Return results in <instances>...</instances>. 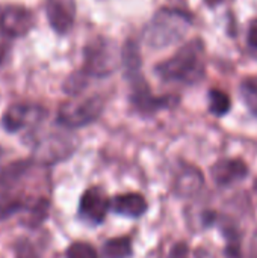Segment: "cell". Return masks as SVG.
Segmentation results:
<instances>
[{
	"label": "cell",
	"mask_w": 257,
	"mask_h": 258,
	"mask_svg": "<svg viewBox=\"0 0 257 258\" xmlns=\"http://www.w3.org/2000/svg\"><path fill=\"white\" fill-rule=\"evenodd\" d=\"M165 82L195 85L204 77V44L201 39L186 42L174 56L161 62L155 68Z\"/></svg>",
	"instance_id": "obj_1"
},
{
	"label": "cell",
	"mask_w": 257,
	"mask_h": 258,
	"mask_svg": "<svg viewBox=\"0 0 257 258\" xmlns=\"http://www.w3.org/2000/svg\"><path fill=\"white\" fill-rule=\"evenodd\" d=\"M192 26V17L180 9H159L144 30L145 42L153 48H165L177 44Z\"/></svg>",
	"instance_id": "obj_2"
},
{
	"label": "cell",
	"mask_w": 257,
	"mask_h": 258,
	"mask_svg": "<svg viewBox=\"0 0 257 258\" xmlns=\"http://www.w3.org/2000/svg\"><path fill=\"white\" fill-rule=\"evenodd\" d=\"M121 65V51L118 53L114 41L95 38L85 45L83 68L88 77H108Z\"/></svg>",
	"instance_id": "obj_3"
},
{
	"label": "cell",
	"mask_w": 257,
	"mask_h": 258,
	"mask_svg": "<svg viewBox=\"0 0 257 258\" xmlns=\"http://www.w3.org/2000/svg\"><path fill=\"white\" fill-rule=\"evenodd\" d=\"M105 109V101L98 95L86 98H74L64 103L58 110V122L67 128L85 127L101 115Z\"/></svg>",
	"instance_id": "obj_4"
},
{
	"label": "cell",
	"mask_w": 257,
	"mask_h": 258,
	"mask_svg": "<svg viewBox=\"0 0 257 258\" xmlns=\"http://www.w3.org/2000/svg\"><path fill=\"white\" fill-rule=\"evenodd\" d=\"M76 151L74 138L65 133H45L33 138L32 160L38 165H52L68 159Z\"/></svg>",
	"instance_id": "obj_5"
},
{
	"label": "cell",
	"mask_w": 257,
	"mask_h": 258,
	"mask_svg": "<svg viewBox=\"0 0 257 258\" xmlns=\"http://www.w3.org/2000/svg\"><path fill=\"white\" fill-rule=\"evenodd\" d=\"M130 80V88H132V94H130V101L135 106V109L141 113L145 115H151L158 110L162 109H170L173 106H176L179 103L177 97H171V95H165V97H155L150 91L148 83L145 82V79L142 77L141 71L139 73H133L126 76Z\"/></svg>",
	"instance_id": "obj_6"
},
{
	"label": "cell",
	"mask_w": 257,
	"mask_h": 258,
	"mask_svg": "<svg viewBox=\"0 0 257 258\" xmlns=\"http://www.w3.org/2000/svg\"><path fill=\"white\" fill-rule=\"evenodd\" d=\"M35 26V15L30 9L18 5L0 6V33L9 38H21Z\"/></svg>",
	"instance_id": "obj_7"
},
{
	"label": "cell",
	"mask_w": 257,
	"mask_h": 258,
	"mask_svg": "<svg viewBox=\"0 0 257 258\" xmlns=\"http://www.w3.org/2000/svg\"><path fill=\"white\" fill-rule=\"evenodd\" d=\"M47 115L42 106L32 103H17L8 107L2 118L3 128L9 133H17L27 127L38 125Z\"/></svg>",
	"instance_id": "obj_8"
},
{
	"label": "cell",
	"mask_w": 257,
	"mask_h": 258,
	"mask_svg": "<svg viewBox=\"0 0 257 258\" xmlns=\"http://www.w3.org/2000/svg\"><path fill=\"white\" fill-rule=\"evenodd\" d=\"M111 200L106 197L103 189L94 186L82 194L79 203V215L82 219L91 224H101L109 212Z\"/></svg>",
	"instance_id": "obj_9"
},
{
	"label": "cell",
	"mask_w": 257,
	"mask_h": 258,
	"mask_svg": "<svg viewBox=\"0 0 257 258\" xmlns=\"http://www.w3.org/2000/svg\"><path fill=\"white\" fill-rule=\"evenodd\" d=\"M45 14L52 29L65 35L71 30L76 18V5L74 0H47Z\"/></svg>",
	"instance_id": "obj_10"
},
{
	"label": "cell",
	"mask_w": 257,
	"mask_h": 258,
	"mask_svg": "<svg viewBox=\"0 0 257 258\" xmlns=\"http://www.w3.org/2000/svg\"><path fill=\"white\" fill-rule=\"evenodd\" d=\"M211 174L218 186H232L248 175V166L241 159H223L212 166Z\"/></svg>",
	"instance_id": "obj_11"
},
{
	"label": "cell",
	"mask_w": 257,
	"mask_h": 258,
	"mask_svg": "<svg viewBox=\"0 0 257 258\" xmlns=\"http://www.w3.org/2000/svg\"><path fill=\"white\" fill-rule=\"evenodd\" d=\"M204 184V177L201 171L191 165H182L174 177V194L180 198H191L197 195Z\"/></svg>",
	"instance_id": "obj_12"
},
{
	"label": "cell",
	"mask_w": 257,
	"mask_h": 258,
	"mask_svg": "<svg viewBox=\"0 0 257 258\" xmlns=\"http://www.w3.org/2000/svg\"><path fill=\"white\" fill-rule=\"evenodd\" d=\"M147 201L141 194H123L117 195L111 200L109 210H112L117 215L127 216V218H141L147 212Z\"/></svg>",
	"instance_id": "obj_13"
},
{
	"label": "cell",
	"mask_w": 257,
	"mask_h": 258,
	"mask_svg": "<svg viewBox=\"0 0 257 258\" xmlns=\"http://www.w3.org/2000/svg\"><path fill=\"white\" fill-rule=\"evenodd\" d=\"M133 254L130 237H115L105 242L101 248L103 258H130Z\"/></svg>",
	"instance_id": "obj_14"
},
{
	"label": "cell",
	"mask_w": 257,
	"mask_h": 258,
	"mask_svg": "<svg viewBox=\"0 0 257 258\" xmlns=\"http://www.w3.org/2000/svg\"><path fill=\"white\" fill-rule=\"evenodd\" d=\"M232 107L230 97L220 89H211L209 91V110L215 116H224L229 113Z\"/></svg>",
	"instance_id": "obj_15"
},
{
	"label": "cell",
	"mask_w": 257,
	"mask_h": 258,
	"mask_svg": "<svg viewBox=\"0 0 257 258\" xmlns=\"http://www.w3.org/2000/svg\"><path fill=\"white\" fill-rule=\"evenodd\" d=\"M241 95L251 113L257 116V76L248 77L241 85Z\"/></svg>",
	"instance_id": "obj_16"
},
{
	"label": "cell",
	"mask_w": 257,
	"mask_h": 258,
	"mask_svg": "<svg viewBox=\"0 0 257 258\" xmlns=\"http://www.w3.org/2000/svg\"><path fill=\"white\" fill-rule=\"evenodd\" d=\"M88 76L82 71V70H79V71H76V73H73L67 80H65V83H64V91L67 92V94H70V95H79L83 89H85V86L88 85Z\"/></svg>",
	"instance_id": "obj_17"
},
{
	"label": "cell",
	"mask_w": 257,
	"mask_h": 258,
	"mask_svg": "<svg viewBox=\"0 0 257 258\" xmlns=\"http://www.w3.org/2000/svg\"><path fill=\"white\" fill-rule=\"evenodd\" d=\"M65 258H98L94 246L85 242H74L68 246Z\"/></svg>",
	"instance_id": "obj_18"
},
{
	"label": "cell",
	"mask_w": 257,
	"mask_h": 258,
	"mask_svg": "<svg viewBox=\"0 0 257 258\" xmlns=\"http://www.w3.org/2000/svg\"><path fill=\"white\" fill-rule=\"evenodd\" d=\"M15 258H41L35 245L29 239H18L14 246Z\"/></svg>",
	"instance_id": "obj_19"
},
{
	"label": "cell",
	"mask_w": 257,
	"mask_h": 258,
	"mask_svg": "<svg viewBox=\"0 0 257 258\" xmlns=\"http://www.w3.org/2000/svg\"><path fill=\"white\" fill-rule=\"evenodd\" d=\"M167 258H189V248H188V245L185 242L176 243L171 248V251H170V254H168Z\"/></svg>",
	"instance_id": "obj_20"
},
{
	"label": "cell",
	"mask_w": 257,
	"mask_h": 258,
	"mask_svg": "<svg viewBox=\"0 0 257 258\" xmlns=\"http://www.w3.org/2000/svg\"><path fill=\"white\" fill-rule=\"evenodd\" d=\"M247 42H248V47L257 51V18L253 20L248 26V33H247Z\"/></svg>",
	"instance_id": "obj_21"
},
{
	"label": "cell",
	"mask_w": 257,
	"mask_h": 258,
	"mask_svg": "<svg viewBox=\"0 0 257 258\" xmlns=\"http://www.w3.org/2000/svg\"><path fill=\"white\" fill-rule=\"evenodd\" d=\"M250 255L251 258H257V230L253 236V240H251V248H250Z\"/></svg>",
	"instance_id": "obj_22"
},
{
	"label": "cell",
	"mask_w": 257,
	"mask_h": 258,
	"mask_svg": "<svg viewBox=\"0 0 257 258\" xmlns=\"http://www.w3.org/2000/svg\"><path fill=\"white\" fill-rule=\"evenodd\" d=\"M6 53H8V47H6L5 44L0 42V65L3 63V60H5V57H6Z\"/></svg>",
	"instance_id": "obj_23"
},
{
	"label": "cell",
	"mask_w": 257,
	"mask_h": 258,
	"mask_svg": "<svg viewBox=\"0 0 257 258\" xmlns=\"http://www.w3.org/2000/svg\"><path fill=\"white\" fill-rule=\"evenodd\" d=\"M204 2H206V5H208L209 8H215V6L221 5L224 0H204Z\"/></svg>",
	"instance_id": "obj_24"
},
{
	"label": "cell",
	"mask_w": 257,
	"mask_h": 258,
	"mask_svg": "<svg viewBox=\"0 0 257 258\" xmlns=\"http://www.w3.org/2000/svg\"><path fill=\"white\" fill-rule=\"evenodd\" d=\"M254 189H256V190H257V180H256V181H254Z\"/></svg>",
	"instance_id": "obj_25"
}]
</instances>
